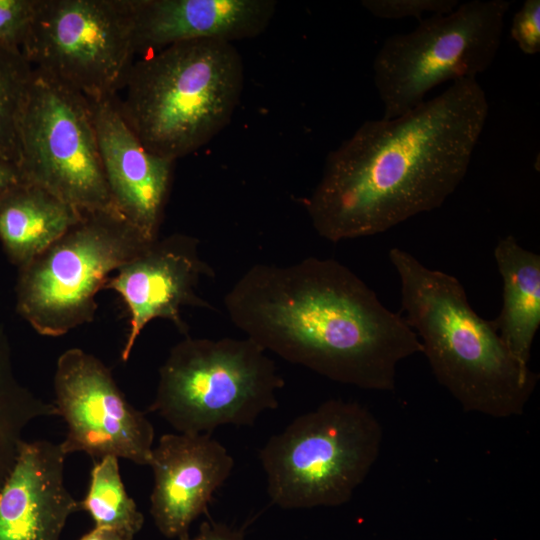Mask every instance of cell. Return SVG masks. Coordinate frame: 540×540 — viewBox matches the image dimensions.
I'll list each match as a JSON object with an SVG mask.
<instances>
[{"label": "cell", "mask_w": 540, "mask_h": 540, "mask_svg": "<svg viewBox=\"0 0 540 540\" xmlns=\"http://www.w3.org/2000/svg\"><path fill=\"white\" fill-rule=\"evenodd\" d=\"M489 113L476 79L407 113L365 121L326 157L304 206L330 241L369 237L442 206L467 174Z\"/></svg>", "instance_id": "6da1fadb"}, {"label": "cell", "mask_w": 540, "mask_h": 540, "mask_svg": "<svg viewBox=\"0 0 540 540\" xmlns=\"http://www.w3.org/2000/svg\"><path fill=\"white\" fill-rule=\"evenodd\" d=\"M224 306L233 325L266 352L364 390L393 391L398 364L422 353L402 315L334 259L255 264L226 293Z\"/></svg>", "instance_id": "7a4b0ae2"}, {"label": "cell", "mask_w": 540, "mask_h": 540, "mask_svg": "<svg viewBox=\"0 0 540 540\" xmlns=\"http://www.w3.org/2000/svg\"><path fill=\"white\" fill-rule=\"evenodd\" d=\"M401 315L418 336L432 373L466 412L497 419L522 415L538 374L511 355L491 320L469 304L460 281L392 248Z\"/></svg>", "instance_id": "3957f363"}, {"label": "cell", "mask_w": 540, "mask_h": 540, "mask_svg": "<svg viewBox=\"0 0 540 540\" xmlns=\"http://www.w3.org/2000/svg\"><path fill=\"white\" fill-rule=\"evenodd\" d=\"M243 88L244 65L233 43L201 39L135 60L115 102L147 150L176 161L230 123Z\"/></svg>", "instance_id": "277c9868"}, {"label": "cell", "mask_w": 540, "mask_h": 540, "mask_svg": "<svg viewBox=\"0 0 540 540\" xmlns=\"http://www.w3.org/2000/svg\"><path fill=\"white\" fill-rule=\"evenodd\" d=\"M383 430L369 408L329 399L296 417L260 450L267 492L282 509L350 501L375 465Z\"/></svg>", "instance_id": "5b68a950"}, {"label": "cell", "mask_w": 540, "mask_h": 540, "mask_svg": "<svg viewBox=\"0 0 540 540\" xmlns=\"http://www.w3.org/2000/svg\"><path fill=\"white\" fill-rule=\"evenodd\" d=\"M284 385L275 362L251 339L187 335L159 368L149 411L177 433L211 434L224 425H253L278 407Z\"/></svg>", "instance_id": "8992f818"}, {"label": "cell", "mask_w": 540, "mask_h": 540, "mask_svg": "<svg viewBox=\"0 0 540 540\" xmlns=\"http://www.w3.org/2000/svg\"><path fill=\"white\" fill-rule=\"evenodd\" d=\"M510 5L472 0L422 19L408 33L387 37L373 61L383 118L407 113L444 82L476 79L486 71L500 48Z\"/></svg>", "instance_id": "52a82bcc"}, {"label": "cell", "mask_w": 540, "mask_h": 540, "mask_svg": "<svg viewBox=\"0 0 540 540\" xmlns=\"http://www.w3.org/2000/svg\"><path fill=\"white\" fill-rule=\"evenodd\" d=\"M150 242L120 216L84 213L20 268V313L47 337L90 323L97 310L96 294L110 274Z\"/></svg>", "instance_id": "ba28073f"}, {"label": "cell", "mask_w": 540, "mask_h": 540, "mask_svg": "<svg viewBox=\"0 0 540 540\" xmlns=\"http://www.w3.org/2000/svg\"><path fill=\"white\" fill-rule=\"evenodd\" d=\"M18 168L23 181L82 214L121 217L104 174L90 101L36 69L20 124Z\"/></svg>", "instance_id": "9c48e42d"}, {"label": "cell", "mask_w": 540, "mask_h": 540, "mask_svg": "<svg viewBox=\"0 0 540 540\" xmlns=\"http://www.w3.org/2000/svg\"><path fill=\"white\" fill-rule=\"evenodd\" d=\"M21 52L91 102L114 98L135 61L132 0H38Z\"/></svg>", "instance_id": "30bf717a"}, {"label": "cell", "mask_w": 540, "mask_h": 540, "mask_svg": "<svg viewBox=\"0 0 540 540\" xmlns=\"http://www.w3.org/2000/svg\"><path fill=\"white\" fill-rule=\"evenodd\" d=\"M58 415L67 426L63 451L84 452L94 461L106 456L149 465L154 427L126 399L110 369L80 349L64 351L53 380Z\"/></svg>", "instance_id": "8fae6325"}, {"label": "cell", "mask_w": 540, "mask_h": 540, "mask_svg": "<svg viewBox=\"0 0 540 540\" xmlns=\"http://www.w3.org/2000/svg\"><path fill=\"white\" fill-rule=\"evenodd\" d=\"M109 277L103 289L118 293L129 313V330L121 351L126 362L144 327L154 319L173 323L184 336L189 327L181 316L185 306L215 310L197 288L214 278L213 268L199 254V240L174 233L148 243Z\"/></svg>", "instance_id": "7c38bea8"}, {"label": "cell", "mask_w": 540, "mask_h": 540, "mask_svg": "<svg viewBox=\"0 0 540 540\" xmlns=\"http://www.w3.org/2000/svg\"><path fill=\"white\" fill-rule=\"evenodd\" d=\"M90 103L114 205L126 222L153 241L159 237L176 161L143 146L123 119L115 97Z\"/></svg>", "instance_id": "4fadbf2b"}, {"label": "cell", "mask_w": 540, "mask_h": 540, "mask_svg": "<svg viewBox=\"0 0 540 540\" xmlns=\"http://www.w3.org/2000/svg\"><path fill=\"white\" fill-rule=\"evenodd\" d=\"M150 513L166 538L189 534L215 491L230 476L234 460L211 434L168 433L153 447Z\"/></svg>", "instance_id": "5bb4252c"}, {"label": "cell", "mask_w": 540, "mask_h": 540, "mask_svg": "<svg viewBox=\"0 0 540 540\" xmlns=\"http://www.w3.org/2000/svg\"><path fill=\"white\" fill-rule=\"evenodd\" d=\"M61 443L23 441L0 489V540H60L80 510L64 484Z\"/></svg>", "instance_id": "9a60e30c"}, {"label": "cell", "mask_w": 540, "mask_h": 540, "mask_svg": "<svg viewBox=\"0 0 540 540\" xmlns=\"http://www.w3.org/2000/svg\"><path fill=\"white\" fill-rule=\"evenodd\" d=\"M132 5L135 52L142 56L185 41L255 38L276 10L273 0H132Z\"/></svg>", "instance_id": "2e32d148"}, {"label": "cell", "mask_w": 540, "mask_h": 540, "mask_svg": "<svg viewBox=\"0 0 540 540\" xmlns=\"http://www.w3.org/2000/svg\"><path fill=\"white\" fill-rule=\"evenodd\" d=\"M494 258L503 290L500 313L491 322L511 355L529 367L540 326V255L507 235L497 242Z\"/></svg>", "instance_id": "e0dca14e"}, {"label": "cell", "mask_w": 540, "mask_h": 540, "mask_svg": "<svg viewBox=\"0 0 540 540\" xmlns=\"http://www.w3.org/2000/svg\"><path fill=\"white\" fill-rule=\"evenodd\" d=\"M82 216L42 187L21 181L0 199V240L9 258L22 268Z\"/></svg>", "instance_id": "ac0fdd59"}, {"label": "cell", "mask_w": 540, "mask_h": 540, "mask_svg": "<svg viewBox=\"0 0 540 540\" xmlns=\"http://www.w3.org/2000/svg\"><path fill=\"white\" fill-rule=\"evenodd\" d=\"M80 510L89 514L95 527L118 529L133 536L144 524L143 514L126 491L115 456L94 461Z\"/></svg>", "instance_id": "d6986e66"}, {"label": "cell", "mask_w": 540, "mask_h": 540, "mask_svg": "<svg viewBox=\"0 0 540 540\" xmlns=\"http://www.w3.org/2000/svg\"><path fill=\"white\" fill-rule=\"evenodd\" d=\"M34 69L22 53L0 46V158L20 159V124Z\"/></svg>", "instance_id": "ffe728a7"}, {"label": "cell", "mask_w": 540, "mask_h": 540, "mask_svg": "<svg viewBox=\"0 0 540 540\" xmlns=\"http://www.w3.org/2000/svg\"><path fill=\"white\" fill-rule=\"evenodd\" d=\"M41 415L42 408L36 397L0 371V489L24 441L23 430Z\"/></svg>", "instance_id": "44dd1931"}, {"label": "cell", "mask_w": 540, "mask_h": 540, "mask_svg": "<svg viewBox=\"0 0 540 540\" xmlns=\"http://www.w3.org/2000/svg\"><path fill=\"white\" fill-rule=\"evenodd\" d=\"M38 0H0V46L22 53Z\"/></svg>", "instance_id": "7402d4cb"}, {"label": "cell", "mask_w": 540, "mask_h": 540, "mask_svg": "<svg viewBox=\"0 0 540 540\" xmlns=\"http://www.w3.org/2000/svg\"><path fill=\"white\" fill-rule=\"evenodd\" d=\"M361 5L373 16L397 20L413 17L419 21L425 13L444 15L452 12L457 0H363Z\"/></svg>", "instance_id": "603a6c76"}, {"label": "cell", "mask_w": 540, "mask_h": 540, "mask_svg": "<svg viewBox=\"0 0 540 540\" xmlns=\"http://www.w3.org/2000/svg\"><path fill=\"white\" fill-rule=\"evenodd\" d=\"M510 36L527 55L540 52V1L525 0L514 14Z\"/></svg>", "instance_id": "cb8c5ba5"}, {"label": "cell", "mask_w": 540, "mask_h": 540, "mask_svg": "<svg viewBox=\"0 0 540 540\" xmlns=\"http://www.w3.org/2000/svg\"><path fill=\"white\" fill-rule=\"evenodd\" d=\"M178 540H245V538L242 530L225 523L204 521L194 536L186 534Z\"/></svg>", "instance_id": "d4e9b609"}, {"label": "cell", "mask_w": 540, "mask_h": 540, "mask_svg": "<svg viewBox=\"0 0 540 540\" xmlns=\"http://www.w3.org/2000/svg\"><path fill=\"white\" fill-rule=\"evenodd\" d=\"M21 181L23 180L18 166L0 158V199Z\"/></svg>", "instance_id": "484cf974"}, {"label": "cell", "mask_w": 540, "mask_h": 540, "mask_svg": "<svg viewBox=\"0 0 540 540\" xmlns=\"http://www.w3.org/2000/svg\"><path fill=\"white\" fill-rule=\"evenodd\" d=\"M134 536L128 532L107 528L93 527L83 534L79 540H133Z\"/></svg>", "instance_id": "4316f807"}]
</instances>
